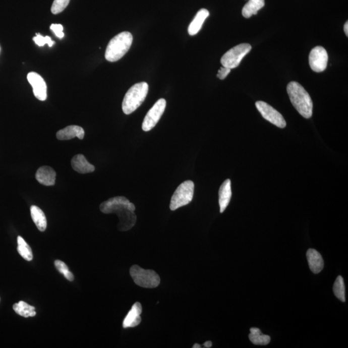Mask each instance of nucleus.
I'll use <instances>...</instances> for the list:
<instances>
[{"label": "nucleus", "mask_w": 348, "mask_h": 348, "mask_svg": "<svg viewBox=\"0 0 348 348\" xmlns=\"http://www.w3.org/2000/svg\"><path fill=\"white\" fill-rule=\"evenodd\" d=\"M251 49L252 46L248 43H241L234 46L222 55L220 59L222 67L230 69L236 68Z\"/></svg>", "instance_id": "0eeeda50"}, {"label": "nucleus", "mask_w": 348, "mask_h": 348, "mask_svg": "<svg viewBox=\"0 0 348 348\" xmlns=\"http://www.w3.org/2000/svg\"><path fill=\"white\" fill-rule=\"evenodd\" d=\"M344 31L345 35H346V36H348V23H347V22H346V23H345L344 24Z\"/></svg>", "instance_id": "2f4dec72"}, {"label": "nucleus", "mask_w": 348, "mask_h": 348, "mask_svg": "<svg viewBox=\"0 0 348 348\" xmlns=\"http://www.w3.org/2000/svg\"><path fill=\"white\" fill-rule=\"evenodd\" d=\"M54 264L58 271L62 273L67 280H70V281L74 280V275L69 271L68 266H67V264L64 262L60 261V260H56L54 262Z\"/></svg>", "instance_id": "393cba45"}, {"label": "nucleus", "mask_w": 348, "mask_h": 348, "mask_svg": "<svg viewBox=\"0 0 348 348\" xmlns=\"http://www.w3.org/2000/svg\"><path fill=\"white\" fill-rule=\"evenodd\" d=\"M257 110L261 113L264 119L268 121L271 124L275 126L284 129L286 126V121L283 118L281 113L276 110L270 104L264 101H257L255 103Z\"/></svg>", "instance_id": "1a4fd4ad"}, {"label": "nucleus", "mask_w": 348, "mask_h": 348, "mask_svg": "<svg viewBox=\"0 0 348 348\" xmlns=\"http://www.w3.org/2000/svg\"><path fill=\"white\" fill-rule=\"evenodd\" d=\"M231 197V181L226 180L220 186L219 191L220 212H224L229 205Z\"/></svg>", "instance_id": "f3484780"}, {"label": "nucleus", "mask_w": 348, "mask_h": 348, "mask_svg": "<svg viewBox=\"0 0 348 348\" xmlns=\"http://www.w3.org/2000/svg\"><path fill=\"white\" fill-rule=\"evenodd\" d=\"M264 0H249L244 6L242 15L246 18H249L253 15H256L260 9L264 6Z\"/></svg>", "instance_id": "aec40b11"}, {"label": "nucleus", "mask_w": 348, "mask_h": 348, "mask_svg": "<svg viewBox=\"0 0 348 348\" xmlns=\"http://www.w3.org/2000/svg\"><path fill=\"white\" fill-rule=\"evenodd\" d=\"M56 173L54 169L50 166H41L36 171V180L41 185L45 186H53L55 183Z\"/></svg>", "instance_id": "4468645a"}, {"label": "nucleus", "mask_w": 348, "mask_h": 348, "mask_svg": "<svg viewBox=\"0 0 348 348\" xmlns=\"http://www.w3.org/2000/svg\"><path fill=\"white\" fill-rule=\"evenodd\" d=\"M194 194V183L186 181L178 187L171 197L170 208L174 211L189 204L192 201Z\"/></svg>", "instance_id": "423d86ee"}, {"label": "nucleus", "mask_w": 348, "mask_h": 348, "mask_svg": "<svg viewBox=\"0 0 348 348\" xmlns=\"http://www.w3.org/2000/svg\"><path fill=\"white\" fill-rule=\"evenodd\" d=\"M71 165L74 170L80 173H91L95 170L94 166L82 154L76 155L71 160Z\"/></svg>", "instance_id": "2eb2a0df"}, {"label": "nucleus", "mask_w": 348, "mask_h": 348, "mask_svg": "<svg viewBox=\"0 0 348 348\" xmlns=\"http://www.w3.org/2000/svg\"><path fill=\"white\" fill-rule=\"evenodd\" d=\"M166 102L164 99H160L148 111L143 120L142 129L148 132L155 127L165 110Z\"/></svg>", "instance_id": "6e6552de"}, {"label": "nucleus", "mask_w": 348, "mask_h": 348, "mask_svg": "<svg viewBox=\"0 0 348 348\" xmlns=\"http://www.w3.org/2000/svg\"><path fill=\"white\" fill-rule=\"evenodd\" d=\"M287 92L290 101L303 117L309 119L313 114V102L310 94L304 87L296 81L287 86Z\"/></svg>", "instance_id": "f03ea898"}, {"label": "nucleus", "mask_w": 348, "mask_h": 348, "mask_svg": "<svg viewBox=\"0 0 348 348\" xmlns=\"http://www.w3.org/2000/svg\"><path fill=\"white\" fill-rule=\"evenodd\" d=\"M69 2L70 0H54L51 8V12L54 15L62 13L68 6Z\"/></svg>", "instance_id": "a878e982"}, {"label": "nucleus", "mask_w": 348, "mask_h": 348, "mask_svg": "<svg viewBox=\"0 0 348 348\" xmlns=\"http://www.w3.org/2000/svg\"><path fill=\"white\" fill-rule=\"evenodd\" d=\"M31 214L32 220L39 231H45L47 221L45 213L38 206L32 205L31 207Z\"/></svg>", "instance_id": "6ab92c4d"}, {"label": "nucleus", "mask_w": 348, "mask_h": 348, "mask_svg": "<svg viewBox=\"0 0 348 348\" xmlns=\"http://www.w3.org/2000/svg\"><path fill=\"white\" fill-rule=\"evenodd\" d=\"M250 341L255 345H267L270 343V336L261 333V330L257 328L250 329V334L249 335Z\"/></svg>", "instance_id": "4be33fe9"}, {"label": "nucleus", "mask_w": 348, "mask_h": 348, "mask_svg": "<svg viewBox=\"0 0 348 348\" xmlns=\"http://www.w3.org/2000/svg\"><path fill=\"white\" fill-rule=\"evenodd\" d=\"M17 242V250L21 256L27 261H32L33 259V255H32V251L30 246L25 242V241L21 236L18 237Z\"/></svg>", "instance_id": "5701e85b"}, {"label": "nucleus", "mask_w": 348, "mask_h": 348, "mask_svg": "<svg viewBox=\"0 0 348 348\" xmlns=\"http://www.w3.org/2000/svg\"><path fill=\"white\" fill-rule=\"evenodd\" d=\"M328 53L322 46H316L311 50L309 55L310 66L315 73L324 71L328 65Z\"/></svg>", "instance_id": "9d476101"}, {"label": "nucleus", "mask_w": 348, "mask_h": 348, "mask_svg": "<svg viewBox=\"0 0 348 348\" xmlns=\"http://www.w3.org/2000/svg\"><path fill=\"white\" fill-rule=\"evenodd\" d=\"M84 136V130L77 125H71L64 128L58 131L56 134V138L59 140H70L75 138L83 139Z\"/></svg>", "instance_id": "ddd939ff"}, {"label": "nucleus", "mask_w": 348, "mask_h": 348, "mask_svg": "<svg viewBox=\"0 0 348 348\" xmlns=\"http://www.w3.org/2000/svg\"><path fill=\"white\" fill-rule=\"evenodd\" d=\"M193 347V348H199V347H200L201 348V345H199L198 344H194L193 345V347Z\"/></svg>", "instance_id": "473e14b6"}, {"label": "nucleus", "mask_w": 348, "mask_h": 348, "mask_svg": "<svg viewBox=\"0 0 348 348\" xmlns=\"http://www.w3.org/2000/svg\"><path fill=\"white\" fill-rule=\"evenodd\" d=\"M33 40L39 46H43L46 44L45 37L41 36L39 34H36V36L34 37Z\"/></svg>", "instance_id": "c85d7f7f"}, {"label": "nucleus", "mask_w": 348, "mask_h": 348, "mask_svg": "<svg viewBox=\"0 0 348 348\" xmlns=\"http://www.w3.org/2000/svg\"><path fill=\"white\" fill-rule=\"evenodd\" d=\"M333 292L335 296L339 300L342 302L345 301V286L344 279L342 276H338L333 285Z\"/></svg>", "instance_id": "b1692460"}, {"label": "nucleus", "mask_w": 348, "mask_h": 348, "mask_svg": "<svg viewBox=\"0 0 348 348\" xmlns=\"http://www.w3.org/2000/svg\"><path fill=\"white\" fill-rule=\"evenodd\" d=\"M133 41V36L129 32H123L116 35L108 43L105 51V58L108 62H115L122 59Z\"/></svg>", "instance_id": "7ed1b4c3"}, {"label": "nucleus", "mask_w": 348, "mask_h": 348, "mask_svg": "<svg viewBox=\"0 0 348 348\" xmlns=\"http://www.w3.org/2000/svg\"><path fill=\"white\" fill-rule=\"evenodd\" d=\"M209 12L205 9H202L197 13L196 16L194 18L193 21L190 23L188 32L190 36H194V35L198 33L200 31L202 26H203L204 22L206 18L208 17Z\"/></svg>", "instance_id": "a211bd4d"}, {"label": "nucleus", "mask_w": 348, "mask_h": 348, "mask_svg": "<svg viewBox=\"0 0 348 348\" xmlns=\"http://www.w3.org/2000/svg\"><path fill=\"white\" fill-rule=\"evenodd\" d=\"M130 274L138 286L144 288H155L160 284V277L155 271L145 270L138 265L132 266Z\"/></svg>", "instance_id": "39448f33"}, {"label": "nucleus", "mask_w": 348, "mask_h": 348, "mask_svg": "<svg viewBox=\"0 0 348 348\" xmlns=\"http://www.w3.org/2000/svg\"><path fill=\"white\" fill-rule=\"evenodd\" d=\"M205 347H211L212 346V342L211 341H207L203 344Z\"/></svg>", "instance_id": "7c9ffc66"}, {"label": "nucleus", "mask_w": 348, "mask_h": 348, "mask_svg": "<svg viewBox=\"0 0 348 348\" xmlns=\"http://www.w3.org/2000/svg\"><path fill=\"white\" fill-rule=\"evenodd\" d=\"M45 41H46V44H48V45L51 47V46H52L55 43L54 41H53L52 39L50 38L49 36H45Z\"/></svg>", "instance_id": "c756f323"}, {"label": "nucleus", "mask_w": 348, "mask_h": 348, "mask_svg": "<svg viewBox=\"0 0 348 348\" xmlns=\"http://www.w3.org/2000/svg\"><path fill=\"white\" fill-rule=\"evenodd\" d=\"M148 92V85L146 82L136 83L128 90L122 103L125 114H131L142 104Z\"/></svg>", "instance_id": "20e7f679"}, {"label": "nucleus", "mask_w": 348, "mask_h": 348, "mask_svg": "<svg viewBox=\"0 0 348 348\" xmlns=\"http://www.w3.org/2000/svg\"><path fill=\"white\" fill-rule=\"evenodd\" d=\"M27 80L33 89L35 97L40 101H45L47 97V87L45 81L38 74L31 72L27 75Z\"/></svg>", "instance_id": "9b49d317"}, {"label": "nucleus", "mask_w": 348, "mask_h": 348, "mask_svg": "<svg viewBox=\"0 0 348 348\" xmlns=\"http://www.w3.org/2000/svg\"><path fill=\"white\" fill-rule=\"evenodd\" d=\"M99 208L101 212L106 214L115 213L118 215L120 219L118 228L121 231L129 230L136 224L137 216L134 213L135 205L126 197H112L102 203Z\"/></svg>", "instance_id": "f257e3e1"}, {"label": "nucleus", "mask_w": 348, "mask_h": 348, "mask_svg": "<svg viewBox=\"0 0 348 348\" xmlns=\"http://www.w3.org/2000/svg\"><path fill=\"white\" fill-rule=\"evenodd\" d=\"M306 257L312 272L315 274L321 272L324 268V261L320 253L316 250L309 249L306 254Z\"/></svg>", "instance_id": "dca6fc26"}, {"label": "nucleus", "mask_w": 348, "mask_h": 348, "mask_svg": "<svg viewBox=\"0 0 348 348\" xmlns=\"http://www.w3.org/2000/svg\"><path fill=\"white\" fill-rule=\"evenodd\" d=\"M141 313H142V306L140 303L136 302L132 306L131 310L127 313V316L123 322L124 328H134L138 326L141 322Z\"/></svg>", "instance_id": "f8f14e48"}, {"label": "nucleus", "mask_w": 348, "mask_h": 348, "mask_svg": "<svg viewBox=\"0 0 348 348\" xmlns=\"http://www.w3.org/2000/svg\"><path fill=\"white\" fill-rule=\"evenodd\" d=\"M231 70L230 69L226 68V67H222L218 71L217 78H219L220 80H224L229 73H230Z\"/></svg>", "instance_id": "cd10ccee"}, {"label": "nucleus", "mask_w": 348, "mask_h": 348, "mask_svg": "<svg viewBox=\"0 0 348 348\" xmlns=\"http://www.w3.org/2000/svg\"><path fill=\"white\" fill-rule=\"evenodd\" d=\"M51 31L55 34V36L59 38H63L65 36L64 33V27L61 24H52L50 26Z\"/></svg>", "instance_id": "bb28decb"}, {"label": "nucleus", "mask_w": 348, "mask_h": 348, "mask_svg": "<svg viewBox=\"0 0 348 348\" xmlns=\"http://www.w3.org/2000/svg\"><path fill=\"white\" fill-rule=\"evenodd\" d=\"M13 310L18 315L25 318L34 317L36 314L34 306L29 305L24 301H20L19 303L15 304Z\"/></svg>", "instance_id": "412c9836"}]
</instances>
